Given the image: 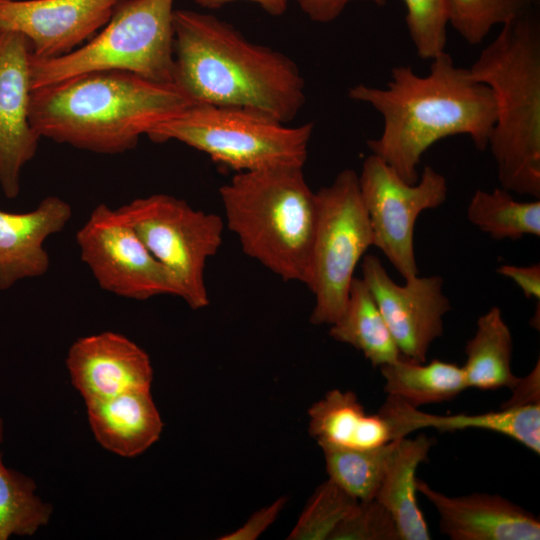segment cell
<instances>
[{
    "instance_id": "obj_1",
    "label": "cell",
    "mask_w": 540,
    "mask_h": 540,
    "mask_svg": "<svg viewBox=\"0 0 540 540\" xmlns=\"http://www.w3.org/2000/svg\"><path fill=\"white\" fill-rule=\"evenodd\" d=\"M348 95L381 115L382 133L367 145L409 184L419 179L422 155L446 137L467 135L478 150L487 149L496 119L491 89L446 52L432 59L425 76L399 65L385 88L357 84Z\"/></svg>"
},
{
    "instance_id": "obj_2",
    "label": "cell",
    "mask_w": 540,
    "mask_h": 540,
    "mask_svg": "<svg viewBox=\"0 0 540 540\" xmlns=\"http://www.w3.org/2000/svg\"><path fill=\"white\" fill-rule=\"evenodd\" d=\"M173 30L172 83L195 104L247 109L282 123L304 105V79L285 54L210 13L175 9Z\"/></svg>"
},
{
    "instance_id": "obj_3",
    "label": "cell",
    "mask_w": 540,
    "mask_h": 540,
    "mask_svg": "<svg viewBox=\"0 0 540 540\" xmlns=\"http://www.w3.org/2000/svg\"><path fill=\"white\" fill-rule=\"evenodd\" d=\"M193 104L174 83L102 70L33 89L29 118L40 138L117 154Z\"/></svg>"
},
{
    "instance_id": "obj_4",
    "label": "cell",
    "mask_w": 540,
    "mask_h": 540,
    "mask_svg": "<svg viewBox=\"0 0 540 540\" xmlns=\"http://www.w3.org/2000/svg\"><path fill=\"white\" fill-rule=\"evenodd\" d=\"M492 91L488 147L501 187L540 198V22L535 10L504 25L468 68Z\"/></svg>"
},
{
    "instance_id": "obj_5",
    "label": "cell",
    "mask_w": 540,
    "mask_h": 540,
    "mask_svg": "<svg viewBox=\"0 0 540 540\" xmlns=\"http://www.w3.org/2000/svg\"><path fill=\"white\" fill-rule=\"evenodd\" d=\"M219 193L225 226L245 255L284 281L306 285L317 204L303 167L236 172Z\"/></svg>"
},
{
    "instance_id": "obj_6",
    "label": "cell",
    "mask_w": 540,
    "mask_h": 540,
    "mask_svg": "<svg viewBox=\"0 0 540 540\" xmlns=\"http://www.w3.org/2000/svg\"><path fill=\"white\" fill-rule=\"evenodd\" d=\"M174 0H123L101 31L73 51L31 54L32 89L84 73L121 70L172 83Z\"/></svg>"
},
{
    "instance_id": "obj_7",
    "label": "cell",
    "mask_w": 540,
    "mask_h": 540,
    "mask_svg": "<svg viewBox=\"0 0 540 540\" xmlns=\"http://www.w3.org/2000/svg\"><path fill=\"white\" fill-rule=\"evenodd\" d=\"M313 124L288 126L242 108L193 104L153 127L154 142L176 140L236 172L280 166L304 167Z\"/></svg>"
},
{
    "instance_id": "obj_8",
    "label": "cell",
    "mask_w": 540,
    "mask_h": 540,
    "mask_svg": "<svg viewBox=\"0 0 540 540\" xmlns=\"http://www.w3.org/2000/svg\"><path fill=\"white\" fill-rule=\"evenodd\" d=\"M316 195L317 218L306 286L315 297L314 325H332L347 303L357 264L373 246L358 174L344 169Z\"/></svg>"
},
{
    "instance_id": "obj_9",
    "label": "cell",
    "mask_w": 540,
    "mask_h": 540,
    "mask_svg": "<svg viewBox=\"0 0 540 540\" xmlns=\"http://www.w3.org/2000/svg\"><path fill=\"white\" fill-rule=\"evenodd\" d=\"M118 209L152 255L176 278L187 305L193 310L208 306L204 272L222 244V218L163 193L135 198Z\"/></svg>"
},
{
    "instance_id": "obj_10",
    "label": "cell",
    "mask_w": 540,
    "mask_h": 540,
    "mask_svg": "<svg viewBox=\"0 0 540 540\" xmlns=\"http://www.w3.org/2000/svg\"><path fill=\"white\" fill-rule=\"evenodd\" d=\"M359 190L367 212L373 246L377 247L404 278L419 274L414 250V230L419 215L441 206L448 185L443 174L425 166L414 184L375 154L363 162Z\"/></svg>"
},
{
    "instance_id": "obj_11",
    "label": "cell",
    "mask_w": 540,
    "mask_h": 540,
    "mask_svg": "<svg viewBox=\"0 0 540 540\" xmlns=\"http://www.w3.org/2000/svg\"><path fill=\"white\" fill-rule=\"evenodd\" d=\"M76 242L81 260L103 290L139 301L160 295L182 297L176 278L119 209L96 205L77 231Z\"/></svg>"
},
{
    "instance_id": "obj_12",
    "label": "cell",
    "mask_w": 540,
    "mask_h": 540,
    "mask_svg": "<svg viewBox=\"0 0 540 540\" xmlns=\"http://www.w3.org/2000/svg\"><path fill=\"white\" fill-rule=\"evenodd\" d=\"M361 268L401 356L424 363L431 344L443 334V317L450 310L442 277L418 274L401 285L372 254L363 257Z\"/></svg>"
},
{
    "instance_id": "obj_13",
    "label": "cell",
    "mask_w": 540,
    "mask_h": 540,
    "mask_svg": "<svg viewBox=\"0 0 540 540\" xmlns=\"http://www.w3.org/2000/svg\"><path fill=\"white\" fill-rule=\"evenodd\" d=\"M28 39L0 32V188L8 199L21 190V174L38 149L40 136L30 118L32 81Z\"/></svg>"
},
{
    "instance_id": "obj_14",
    "label": "cell",
    "mask_w": 540,
    "mask_h": 540,
    "mask_svg": "<svg viewBox=\"0 0 540 540\" xmlns=\"http://www.w3.org/2000/svg\"><path fill=\"white\" fill-rule=\"evenodd\" d=\"M123 0H0V32L24 35L32 55L67 54L92 38Z\"/></svg>"
},
{
    "instance_id": "obj_15",
    "label": "cell",
    "mask_w": 540,
    "mask_h": 540,
    "mask_svg": "<svg viewBox=\"0 0 540 540\" xmlns=\"http://www.w3.org/2000/svg\"><path fill=\"white\" fill-rule=\"evenodd\" d=\"M66 365L85 403L150 389L153 379L149 355L126 336L112 331L77 339L69 348Z\"/></svg>"
},
{
    "instance_id": "obj_16",
    "label": "cell",
    "mask_w": 540,
    "mask_h": 540,
    "mask_svg": "<svg viewBox=\"0 0 540 540\" xmlns=\"http://www.w3.org/2000/svg\"><path fill=\"white\" fill-rule=\"evenodd\" d=\"M435 507L439 530L451 540H539L540 521L508 499L488 493L447 496L416 479Z\"/></svg>"
},
{
    "instance_id": "obj_17",
    "label": "cell",
    "mask_w": 540,
    "mask_h": 540,
    "mask_svg": "<svg viewBox=\"0 0 540 540\" xmlns=\"http://www.w3.org/2000/svg\"><path fill=\"white\" fill-rule=\"evenodd\" d=\"M72 217L70 204L48 196L27 212L0 209V290H8L24 279L45 275L50 258L45 241L61 232Z\"/></svg>"
},
{
    "instance_id": "obj_18",
    "label": "cell",
    "mask_w": 540,
    "mask_h": 540,
    "mask_svg": "<svg viewBox=\"0 0 540 540\" xmlns=\"http://www.w3.org/2000/svg\"><path fill=\"white\" fill-rule=\"evenodd\" d=\"M379 412L391 421L398 438L422 428H434L441 432L484 429L512 438L535 454H540V403L474 415L442 416L419 411L388 396Z\"/></svg>"
},
{
    "instance_id": "obj_19",
    "label": "cell",
    "mask_w": 540,
    "mask_h": 540,
    "mask_svg": "<svg viewBox=\"0 0 540 540\" xmlns=\"http://www.w3.org/2000/svg\"><path fill=\"white\" fill-rule=\"evenodd\" d=\"M97 442L122 457H135L160 437L163 422L150 389L126 391L86 402Z\"/></svg>"
},
{
    "instance_id": "obj_20",
    "label": "cell",
    "mask_w": 540,
    "mask_h": 540,
    "mask_svg": "<svg viewBox=\"0 0 540 540\" xmlns=\"http://www.w3.org/2000/svg\"><path fill=\"white\" fill-rule=\"evenodd\" d=\"M308 415L309 433L319 446L367 449L399 439L390 420L380 412L367 414L352 391H328Z\"/></svg>"
},
{
    "instance_id": "obj_21",
    "label": "cell",
    "mask_w": 540,
    "mask_h": 540,
    "mask_svg": "<svg viewBox=\"0 0 540 540\" xmlns=\"http://www.w3.org/2000/svg\"><path fill=\"white\" fill-rule=\"evenodd\" d=\"M433 440L423 434L397 439L374 497L392 515L401 540L431 539L417 503L416 470L426 461Z\"/></svg>"
},
{
    "instance_id": "obj_22",
    "label": "cell",
    "mask_w": 540,
    "mask_h": 540,
    "mask_svg": "<svg viewBox=\"0 0 540 540\" xmlns=\"http://www.w3.org/2000/svg\"><path fill=\"white\" fill-rule=\"evenodd\" d=\"M329 335L361 351L375 367L401 357L380 309L362 278L354 277L345 308L330 325Z\"/></svg>"
},
{
    "instance_id": "obj_23",
    "label": "cell",
    "mask_w": 540,
    "mask_h": 540,
    "mask_svg": "<svg viewBox=\"0 0 540 540\" xmlns=\"http://www.w3.org/2000/svg\"><path fill=\"white\" fill-rule=\"evenodd\" d=\"M462 366L467 388H511L517 376L511 371L512 334L499 307H492L477 320L474 336L465 345Z\"/></svg>"
},
{
    "instance_id": "obj_24",
    "label": "cell",
    "mask_w": 540,
    "mask_h": 540,
    "mask_svg": "<svg viewBox=\"0 0 540 540\" xmlns=\"http://www.w3.org/2000/svg\"><path fill=\"white\" fill-rule=\"evenodd\" d=\"M379 368L387 395L415 408L450 401L467 389L462 367L438 359L425 364L401 356Z\"/></svg>"
},
{
    "instance_id": "obj_25",
    "label": "cell",
    "mask_w": 540,
    "mask_h": 540,
    "mask_svg": "<svg viewBox=\"0 0 540 540\" xmlns=\"http://www.w3.org/2000/svg\"><path fill=\"white\" fill-rule=\"evenodd\" d=\"M467 218L496 240L540 236V200L517 201L502 187L476 190L467 207Z\"/></svg>"
},
{
    "instance_id": "obj_26",
    "label": "cell",
    "mask_w": 540,
    "mask_h": 540,
    "mask_svg": "<svg viewBox=\"0 0 540 540\" xmlns=\"http://www.w3.org/2000/svg\"><path fill=\"white\" fill-rule=\"evenodd\" d=\"M3 440L4 422L0 417V540L32 536L49 522L53 508L36 494L33 479L5 466Z\"/></svg>"
},
{
    "instance_id": "obj_27",
    "label": "cell",
    "mask_w": 540,
    "mask_h": 540,
    "mask_svg": "<svg viewBox=\"0 0 540 540\" xmlns=\"http://www.w3.org/2000/svg\"><path fill=\"white\" fill-rule=\"evenodd\" d=\"M396 440L367 449L320 446L329 479L358 501L373 499Z\"/></svg>"
},
{
    "instance_id": "obj_28",
    "label": "cell",
    "mask_w": 540,
    "mask_h": 540,
    "mask_svg": "<svg viewBox=\"0 0 540 540\" xmlns=\"http://www.w3.org/2000/svg\"><path fill=\"white\" fill-rule=\"evenodd\" d=\"M449 23L470 45L483 42L492 28L533 10L539 0H447Z\"/></svg>"
},
{
    "instance_id": "obj_29",
    "label": "cell",
    "mask_w": 540,
    "mask_h": 540,
    "mask_svg": "<svg viewBox=\"0 0 540 540\" xmlns=\"http://www.w3.org/2000/svg\"><path fill=\"white\" fill-rule=\"evenodd\" d=\"M357 502L328 479L315 490L287 539L330 540L337 526Z\"/></svg>"
},
{
    "instance_id": "obj_30",
    "label": "cell",
    "mask_w": 540,
    "mask_h": 540,
    "mask_svg": "<svg viewBox=\"0 0 540 540\" xmlns=\"http://www.w3.org/2000/svg\"><path fill=\"white\" fill-rule=\"evenodd\" d=\"M405 22L418 56L432 60L445 52L449 7L447 0H403Z\"/></svg>"
},
{
    "instance_id": "obj_31",
    "label": "cell",
    "mask_w": 540,
    "mask_h": 540,
    "mask_svg": "<svg viewBox=\"0 0 540 540\" xmlns=\"http://www.w3.org/2000/svg\"><path fill=\"white\" fill-rule=\"evenodd\" d=\"M330 540H401L389 511L375 498L358 501Z\"/></svg>"
},
{
    "instance_id": "obj_32",
    "label": "cell",
    "mask_w": 540,
    "mask_h": 540,
    "mask_svg": "<svg viewBox=\"0 0 540 540\" xmlns=\"http://www.w3.org/2000/svg\"><path fill=\"white\" fill-rule=\"evenodd\" d=\"M285 503V497L277 499L270 505L253 513L242 526L219 539L256 540L276 520Z\"/></svg>"
},
{
    "instance_id": "obj_33",
    "label": "cell",
    "mask_w": 540,
    "mask_h": 540,
    "mask_svg": "<svg viewBox=\"0 0 540 540\" xmlns=\"http://www.w3.org/2000/svg\"><path fill=\"white\" fill-rule=\"evenodd\" d=\"M294 1L301 11L312 21L330 23L336 20L348 4L354 1H368L378 6H384L386 0H287Z\"/></svg>"
},
{
    "instance_id": "obj_34",
    "label": "cell",
    "mask_w": 540,
    "mask_h": 540,
    "mask_svg": "<svg viewBox=\"0 0 540 540\" xmlns=\"http://www.w3.org/2000/svg\"><path fill=\"white\" fill-rule=\"evenodd\" d=\"M496 272L514 281L526 298L540 301L539 263L530 266L503 264L496 269Z\"/></svg>"
},
{
    "instance_id": "obj_35",
    "label": "cell",
    "mask_w": 540,
    "mask_h": 540,
    "mask_svg": "<svg viewBox=\"0 0 540 540\" xmlns=\"http://www.w3.org/2000/svg\"><path fill=\"white\" fill-rule=\"evenodd\" d=\"M510 390L512 396L501 408L540 403V361L528 375L517 377Z\"/></svg>"
},
{
    "instance_id": "obj_36",
    "label": "cell",
    "mask_w": 540,
    "mask_h": 540,
    "mask_svg": "<svg viewBox=\"0 0 540 540\" xmlns=\"http://www.w3.org/2000/svg\"><path fill=\"white\" fill-rule=\"evenodd\" d=\"M197 5L206 9H218L226 4L236 1H247L257 4L266 13L272 16H280L287 10V0H194Z\"/></svg>"
}]
</instances>
